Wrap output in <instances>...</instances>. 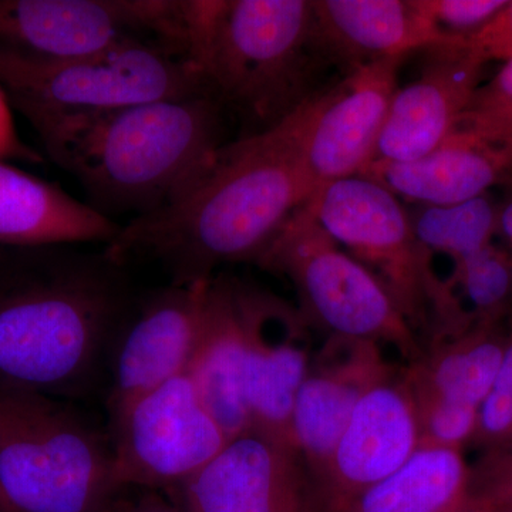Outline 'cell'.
Instances as JSON below:
<instances>
[{
	"mask_svg": "<svg viewBox=\"0 0 512 512\" xmlns=\"http://www.w3.org/2000/svg\"><path fill=\"white\" fill-rule=\"evenodd\" d=\"M315 194L288 119L225 143L173 201L120 227L103 252L117 265L154 264L170 284H207L222 265L259 264Z\"/></svg>",
	"mask_w": 512,
	"mask_h": 512,
	"instance_id": "6da1fadb",
	"label": "cell"
},
{
	"mask_svg": "<svg viewBox=\"0 0 512 512\" xmlns=\"http://www.w3.org/2000/svg\"><path fill=\"white\" fill-rule=\"evenodd\" d=\"M134 298L126 268L103 251L0 247V389L82 392L109 360Z\"/></svg>",
	"mask_w": 512,
	"mask_h": 512,
	"instance_id": "7a4b0ae2",
	"label": "cell"
},
{
	"mask_svg": "<svg viewBox=\"0 0 512 512\" xmlns=\"http://www.w3.org/2000/svg\"><path fill=\"white\" fill-rule=\"evenodd\" d=\"M225 107L212 92L148 101L35 127L47 156L104 217L164 207L205 170L222 141Z\"/></svg>",
	"mask_w": 512,
	"mask_h": 512,
	"instance_id": "3957f363",
	"label": "cell"
},
{
	"mask_svg": "<svg viewBox=\"0 0 512 512\" xmlns=\"http://www.w3.org/2000/svg\"><path fill=\"white\" fill-rule=\"evenodd\" d=\"M188 32L192 62L252 134L295 113L330 66L312 0H188Z\"/></svg>",
	"mask_w": 512,
	"mask_h": 512,
	"instance_id": "277c9868",
	"label": "cell"
},
{
	"mask_svg": "<svg viewBox=\"0 0 512 512\" xmlns=\"http://www.w3.org/2000/svg\"><path fill=\"white\" fill-rule=\"evenodd\" d=\"M119 485L113 448L45 394L0 389V497L12 512H99Z\"/></svg>",
	"mask_w": 512,
	"mask_h": 512,
	"instance_id": "5b68a950",
	"label": "cell"
},
{
	"mask_svg": "<svg viewBox=\"0 0 512 512\" xmlns=\"http://www.w3.org/2000/svg\"><path fill=\"white\" fill-rule=\"evenodd\" d=\"M0 89L33 128L212 92L187 53L138 40L60 62L0 53Z\"/></svg>",
	"mask_w": 512,
	"mask_h": 512,
	"instance_id": "8992f818",
	"label": "cell"
},
{
	"mask_svg": "<svg viewBox=\"0 0 512 512\" xmlns=\"http://www.w3.org/2000/svg\"><path fill=\"white\" fill-rule=\"evenodd\" d=\"M316 222L369 269L414 329L447 325L453 295L434 271L433 256L417 241L399 197L366 175L320 187L305 205Z\"/></svg>",
	"mask_w": 512,
	"mask_h": 512,
	"instance_id": "52a82bcc",
	"label": "cell"
},
{
	"mask_svg": "<svg viewBox=\"0 0 512 512\" xmlns=\"http://www.w3.org/2000/svg\"><path fill=\"white\" fill-rule=\"evenodd\" d=\"M285 275L298 293L299 311L309 325L329 336L394 346L403 356H419L416 335L376 276L342 251L311 212L293 215L259 261Z\"/></svg>",
	"mask_w": 512,
	"mask_h": 512,
	"instance_id": "ba28073f",
	"label": "cell"
},
{
	"mask_svg": "<svg viewBox=\"0 0 512 512\" xmlns=\"http://www.w3.org/2000/svg\"><path fill=\"white\" fill-rule=\"evenodd\" d=\"M188 0H0V53L60 62L124 42L190 55Z\"/></svg>",
	"mask_w": 512,
	"mask_h": 512,
	"instance_id": "9c48e42d",
	"label": "cell"
},
{
	"mask_svg": "<svg viewBox=\"0 0 512 512\" xmlns=\"http://www.w3.org/2000/svg\"><path fill=\"white\" fill-rule=\"evenodd\" d=\"M111 420L119 488L181 487L229 441L188 375L140 397Z\"/></svg>",
	"mask_w": 512,
	"mask_h": 512,
	"instance_id": "30bf717a",
	"label": "cell"
},
{
	"mask_svg": "<svg viewBox=\"0 0 512 512\" xmlns=\"http://www.w3.org/2000/svg\"><path fill=\"white\" fill-rule=\"evenodd\" d=\"M404 59L380 60L346 73L288 117L315 192L362 174L372 163Z\"/></svg>",
	"mask_w": 512,
	"mask_h": 512,
	"instance_id": "8fae6325",
	"label": "cell"
},
{
	"mask_svg": "<svg viewBox=\"0 0 512 512\" xmlns=\"http://www.w3.org/2000/svg\"><path fill=\"white\" fill-rule=\"evenodd\" d=\"M207 284L168 285L134 298L110 350V416L187 375L204 325Z\"/></svg>",
	"mask_w": 512,
	"mask_h": 512,
	"instance_id": "7c38bea8",
	"label": "cell"
},
{
	"mask_svg": "<svg viewBox=\"0 0 512 512\" xmlns=\"http://www.w3.org/2000/svg\"><path fill=\"white\" fill-rule=\"evenodd\" d=\"M245 336V397L252 433L296 453L292 414L313 353L308 320L278 296L239 281Z\"/></svg>",
	"mask_w": 512,
	"mask_h": 512,
	"instance_id": "4fadbf2b",
	"label": "cell"
},
{
	"mask_svg": "<svg viewBox=\"0 0 512 512\" xmlns=\"http://www.w3.org/2000/svg\"><path fill=\"white\" fill-rule=\"evenodd\" d=\"M420 447L416 402L406 376L392 373L357 404L315 481L320 508L342 503L390 476Z\"/></svg>",
	"mask_w": 512,
	"mask_h": 512,
	"instance_id": "5bb4252c",
	"label": "cell"
},
{
	"mask_svg": "<svg viewBox=\"0 0 512 512\" xmlns=\"http://www.w3.org/2000/svg\"><path fill=\"white\" fill-rule=\"evenodd\" d=\"M426 50L420 76L394 93L370 164L407 163L436 150L481 86L485 64L471 56L463 40Z\"/></svg>",
	"mask_w": 512,
	"mask_h": 512,
	"instance_id": "9a60e30c",
	"label": "cell"
},
{
	"mask_svg": "<svg viewBox=\"0 0 512 512\" xmlns=\"http://www.w3.org/2000/svg\"><path fill=\"white\" fill-rule=\"evenodd\" d=\"M392 373L382 346L369 340L328 336L313 353L292 414L293 447L312 478L328 464L362 397Z\"/></svg>",
	"mask_w": 512,
	"mask_h": 512,
	"instance_id": "2e32d148",
	"label": "cell"
},
{
	"mask_svg": "<svg viewBox=\"0 0 512 512\" xmlns=\"http://www.w3.org/2000/svg\"><path fill=\"white\" fill-rule=\"evenodd\" d=\"M181 490L185 512H308L301 458L252 431L229 440Z\"/></svg>",
	"mask_w": 512,
	"mask_h": 512,
	"instance_id": "e0dca14e",
	"label": "cell"
},
{
	"mask_svg": "<svg viewBox=\"0 0 512 512\" xmlns=\"http://www.w3.org/2000/svg\"><path fill=\"white\" fill-rule=\"evenodd\" d=\"M316 33L330 66L349 73L380 60L457 42L423 15L416 0H312Z\"/></svg>",
	"mask_w": 512,
	"mask_h": 512,
	"instance_id": "ac0fdd59",
	"label": "cell"
},
{
	"mask_svg": "<svg viewBox=\"0 0 512 512\" xmlns=\"http://www.w3.org/2000/svg\"><path fill=\"white\" fill-rule=\"evenodd\" d=\"M359 175L420 205L460 204L511 180L512 143H491L454 130L443 144L419 160L373 163Z\"/></svg>",
	"mask_w": 512,
	"mask_h": 512,
	"instance_id": "d6986e66",
	"label": "cell"
},
{
	"mask_svg": "<svg viewBox=\"0 0 512 512\" xmlns=\"http://www.w3.org/2000/svg\"><path fill=\"white\" fill-rule=\"evenodd\" d=\"M245 365L247 336L239 281L215 276L205 291L204 325L187 375L229 440L251 431Z\"/></svg>",
	"mask_w": 512,
	"mask_h": 512,
	"instance_id": "ffe728a7",
	"label": "cell"
},
{
	"mask_svg": "<svg viewBox=\"0 0 512 512\" xmlns=\"http://www.w3.org/2000/svg\"><path fill=\"white\" fill-rule=\"evenodd\" d=\"M119 231L87 202L0 161V247L106 245Z\"/></svg>",
	"mask_w": 512,
	"mask_h": 512,
	"instance_id": "44dd1931",
	"label": "cell"
},
{
	"mask_svg": "<svg viewBox=\"0 0 512 512\" xmlns=\"http://www.w3.org/2000/svg\"><path fill=\"white\" fill-rule=\"evenodd\" d=\"M463 451L419 447L402 467L323 512H454L470 501Z\"/></svg>",
	"mask_w": 512,
	"mask_h": 512,
	"instance_id": "7402d4cb",
	"label": "cell"
},
{
	"mask_svg": "<svg viewBox=\"0 0 512 512\" xmlns=\"http://www.w3.org/2000/svg\"><path fill=\"white\" fill-rule=\"evenodd\" d=\"M504 323L474 325L457 335L433 339L430 349L404 373L416 394H431L480 409L507 346Z\"/></svg>",
	"mask_w": 512,
	"mask_h": 512,
	"instance_id": "603a6c76",
	"label": "cell"
},
{
	"mask_svg": "<svg viewBox=\"0 0 512 512\" xmlns=\"http://www.w3.org/2000/svg\"><path fill=\"white\" fill-rule=\"evenodd\" d=\"M414 234L431 256L443 254L454 265L493 244L497 202L488 194L453 205H421L410 212Z\"/></svg>",
	"mask_w": 512,
	"mask_h": 512,
	"instance_id": "cb8c5ba5",
	"label": "cell"
},
{
	"mask_svg": "<svg viewBox=\"0 0 512 512\" xmlns=\"http://www.w3.org/2000/svg\"><path fill=\"white\" fill-rule=\"evenodd\" d=\"M446 282L468 325L504 323L512 315V255L494 242L454 265Z\"/></svg>",
	"mask_w": 512,
	"mask_h": 512,
	"instance_id": "d4e9b609",
	"label": "cell"
},
{
	"mask_svg": "<svg viewBox=\"0 0 512 512\" xmlns=\"http://www.w3.org/2000/svg\"><path fill=\"white\" fill-rule=\"evenodd\" d=\"M454 130L491 143H512V57L478 87Z\"/></svg>",
	"mask_w": 512,
	"mask_h": 512,
	"instance_id": "484cf974",
	"label": "cell"
},
{
	"mask_svg": "<svg viewBox=\"0 0 512 512\" xmlns=\"http://www.w3.org/2000/svg\"><path fill=\"white\" fill-rule=\"evenodd\" d=\"M413 397L419 419L420 447L463 451L468 443H474L478 407L431 394L413 393Z\"/></svg>",
	"mask_w": 512,
	"mask_h": 512,
	"instance_id": "4316f807",
	"label": "cell"
},
{
	"mask_svg": "<svg viewBox=\"0 0 512 512\" xmlns=\"http://www.w3.org/2000/svg\"><path fill=\"white\" fill-rule=\"evenodd\" d=\"M512 441V330L493 389L478 409V429L474 443L490 450Z\"/></svg>",
	"mask_w": 512,
	"mask_h": 512,
	"instance_id": "83f0119b",
	"label": "cell"
},
{
	"mask_svg": "<svg viewBox=\"0 0 512 512\" xmlns=\"http://www.w3.org/2000/svg\"><path fill=\"white\" fill-rule=\"evenodd\" d=\"M423 15L441 35L464 40L483 28L507 0H416Z\"/></svg>",
	"mask_w": 512,
	"mask_h": 512,
	"instance_id": "f1b7e54d",
	"label": "cell"
},
{
	"mask_svg": "<svg viewBox=\"0 0 512 512\" xmlns=\"http://www.w3.org/2000/svg\"><path fill=\"white\" fill-rule=\"evenodd\" d=\"M470 501L494 511L512 508V441L485 450L471 467Z\"/></svg>",
	"mask_w": 512,
	"mask_h": 512,
	"instance_id": "f546056e",
	"label": "cell"
},
{
	"mask_svg": "<svg viewBox=\"0 0 512 512\" xmlns=\"http://www.w3.org/2000/svg\"><path fill=\"white\" fill-rule=\"evenodd\" d=\"M464 46L478 62L487 64L494 60L512 57V2L505 3L503 9L483 28L463 40Z\"/></svg>",
	"mask_w": 512,
	"mask_h": 512,
	"instance_id": "4dcf8cb0",
	"label": "cell"
},
{
	"mask_svg": "<svg viewBox=\"0 0 512 512\" xmlns=\"http://www.w3.org/2000/svg\"><path fill=\"white\" fill-rule=\"evenodd\" d=\"M6 160L40 163L42 157L20 140L13 123L12 106L6 94L0 89V161Z\"/></svg>",
	"mask_w": 512,
	"mask_h": 512,
	"instance_id": "1f68e13d",
	"label": "cell"
},
{
	"mask_svg": "<svg viewBox=\"0 0 512 512\" xmlns=\"http://www.w3.org/2000/svg\"><path fill=\"white\" fill-rule=\"evenodd\" d=\"M503 239L505 249L512 252V185L503 201L497 204V234Z\"/></svg>",
	"mask_w": 512,
	"mask_h": 512,
	"instance_id": "d6a6232c",
	"label": "cell"
},
{
	"mask_svg": "<svg viewBox=\"0 0 512 512\" xmlns=\"http://www.w3.org/2000/svg\"><path fill=\"white\" fill-rule=\"evenodd\" d=\"M130 512H185L183 507H175V505L167 503L158 495H148L147 498L141 500Z\"/></svg>",
	"mask_w": 512,
	"mask_h": 512,
	"instance_id": "836d02e7",
	"label": "cell"
},
{
	"mask_svg": "<svg viewBox=\"0 0 512 512\" xmlns=\"http://www.w3.org/2000/svg\"><path fill=\"white\" fill-rule=\"evenodd\" d=\"M454 512H498L491 510V508L484 507V505H480L477 503H473V501H468L466 505H463V507L458 508L457 511Z\"/></svg>",
	"mask_w": 512,
	"mask_h": 512,
	"instance_id": "e575fe53",
	"label": "cell"
},
{
	"mask_svg": "<svg viewBox=\"0 0 512 512\" xmlns=\"http://www.w3.org/2000/svg\"><path fill=\"white\" fill-rule=\"evenodd\" d=\"M0 512H12L9 510L8 505L5 504V501H3L2 497H0Z\"/></svg>",
	"mask_w": 512,
	"mask_h": 512,
	"instance_id": "d590c367",
	"label": "cell"
},
{
	"mask_svg": "<svg viewBox=\"0 0 512 512\" xmlns=\"http://www.w3.org/2000/svg\"><path fill=\"white\" fill-rule=\"evenodd\" d=\"M498 512H512V508H510V510L498 511Z\"/></svg>",
	"mask_w": 512,
	"mask_h": 512,
	"instance_id": "8d00e7d4",
	"label": "cell"
},
{
	"mask_svg": "<svg viewBox=\"0 0 512 512\" xmlns=\"http://www.w3.org/2000/svg\"><path fill=\"white\" fill-rule=\"evenodd\" d=\"M511 254H512V252H511Z\"/></svg>",
	"mask_w": 512,
	"mask_h": 512,
	"instance_id": "74e56055",
	"label": "cell"
},
{
	"mask_svg": "<svg viewBox=\"0 0 512 512\" xmlns=\"http://www.w3.org/2000/svg\"><path fill=\"white\" fill-rule=\"evenodd\" d=\"M512 255V254H511Z\"/></svg>",
	"mask_w": 512,
	"mask_h": 512,
	"instance_id": "f35d334b",
	"label": "cell"
}]
</instances>
